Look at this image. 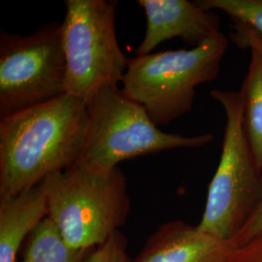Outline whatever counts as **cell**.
Listing matches in <instances>:
<instances>
[{
	"label": "cell",
	"instance_id": "7",
	"mask_svg": "<svg viewBox=\"0 0 262 262\" xmlns=\"http://www.w3.org/2000/svg\"><path fill=\"white\" fill-rule=\"evenodd\" d=\"M61 24L50 23L28 35L0 33V117L66 94Z\"/></svg>",
	"mask_w": 262,
	"mask_h": 262
},
{
	"label": "cell",
	"instance_id": "14",
	"mask_svg": "<svg viewBox=\"0 0 262 262\" xmlns=\"http://www.w3.org/2000/svg\"><path fill=\"white\" fill-rule=\"evenodd\" d=\"M83 262H132L125 237L117 231L106 242L91 249Z\"/></svg>",
	"mask_w": 262,
	"mask_h": 262
},
{
	"label": "cell",
	"instance_id": "17",
	"mask_svg": "<svg viewBox=\"0 0 262 262\" xmlns=\"http://www.w3.org/2000/svg\"><path fill=\"white\" fill-rule=\"evenodd\" d=\"M233 32L229 37L239 47L255 50L262 55V35L254 28L240 21H234Z\"/></svg>",
	"mask_w": 262,
	"mask_h": 262
},
{
	"label": "cell",
	"instance_id": "16",
	"mask_svg": "<svg viewBox=\"0 0 262 262\" xmlns=\"http://www.w3.org/2000/svg\"><path fill=\"white\" fill-rule=\"evenodd\" d=\"M225 262H262V235L241 246H232Z\"/></svg>",
	"mask_w": 262,
	"mask_h": 262
},
{
	"label": "cell",
	"instance_id": "2",
	"mask_svg": "<svg viewBox=\"0 0 262 262\" xmlns=\"http://www.w3.org/2000/svg\"><path fill=\"white\" fill-rule=\"evenodd\" d=\"M44 184L48 216L75 250L89 251L106 242L130 214L127 180L120 167L102 172L76 163Z\"/></svg>",
	"mask_w": 262,
	"mask_h": 262
},
{
	"label": "cell",
	"instance_id": "12",
	"mask_svg": "<svg viewBox=\"0 0 262 262\" xmlns=\"http://www.w3.org/2000/svg\"><path fill=\"white\" fill-rule=\"evenodd\" d=\"M90 251L71 248L47 216L29 235L21 262H83Z\"/></svg>",
	"mask_w": 262,
	"mask_h": 262
},
{
	"label": "cell",
	"instance_id": "15",
	"mask_svg": "<svg viewBox=\"0 0 262 262\" xmlns=\"http://www.w3.org/2000/svg\"><path fill=\"white\" fill-rule=\"evenodd\" d=\"M262 235V175L258 194L243 225L230 243L241 246Z\"/></svg>",
	"mask_w": 262,
	"mask_h": 262
},
{
	"label": "cell",
	"instance_id": "3",
	"mask_svg": "<svg viewBox=\"0 0 262 262\" xmlns=\"http://www.w3.org/2000/svg\"><path fill=\"white\" fill-rule=\"evenodd\" d=\"M229 45L220 32L196 47L128 58L122 91L140 104L158 126L192 109L195 89L215 80Z\"/></svg>",
	"mask_w": 262,
	"mask_h": 262
},
{
	"label": "cell",
	"instance_id": "8",
	"mask_svg": "<svg viewBox=\"0 0 262 262\" xmlns=\"http://www.w3.org/2000/svg\"><path fill=\"white\" fill-rule=\"evenodd\" d=\"M145 11L147 28L136 56H146L165 41L181 38L192 47L220 33L215 11L200 8L187 0H139Z\"/></svg>",
	"mask_w": 262,
	"mask_h": 262
},
{
	"label": "cell",
	"instance_id": "6",
	"mask_svg": "<svg viewBox=\"0 0 262 262\" xmlns=\"http://www.w3.org/2000/svg\"><path fill=\"white\" fill-rule=\"evenodd\" d=\"M61 38L66 59V94L85 103L98 90L118 85L128 58L119 46L115 17L119 1L66 0Z\"/></svg>",
	"mask_w": 262,
	"mask_h": 262
},
{
	"label": "cell",
	"instance_id": "1",
	"mask_svg": "<svg viewBox=\"0 0 262 262\" xmlns=\"http://www.w3.org/2000/svg\"><path fill=\"white\" fill-rule=\"evenodd\" d=\"M88 123L86 103L69 94L0 117V198L18 195L75 165Z\"/></svg>",
	"mask_w": 262,
	"mask_h": 262
},
{
	"label": "cell",
	"instance_id": "9",
	"mask_svg": "<svg viewBox=\"0 0 262 262\" xmlns=\"http://www.w3.org/2000/svg\"><path fill=\"white\" fill-rule=\"evenodd\" d=\"M232 246L203 232L197 225L173 221L150 235L132 262H225Z\"/></svg>",
	"mask_w": 262,
	"mask_h": 262
},
{
	"label": "cell",
	"instance_id": "10",
	"mask_svg": "<svg viewBox=\"0 0 262 262\" xmlns=\"http://www.w3.org/2000/svg\"><path fill=\"white\" fill-rule=\"evenodd\" d=\"M47 216L44 181L18 195L0 198V262H16L24 242Z\"/></svg>",
	"mask_w": 262,
	"mask_h": 262
},
{
	"label": "cell",
	"instance_id": "11",
	"mask_svg": "<svg viewBox=\"0 0 262 262\" xmlns=\"http://www.w3.org/2000/svg\"><path fill=\"white\" fill-rule=\"evenodd\" d=\"M250 51L251 61L241 89L244 126L253 159L262 173V55Z\"/></svg>",
	"mask_w": 262,
	"mask_h": 262
},
{
	"label": "cell",
	"instance_id": "4",
	"mask_svg": "<svg viewBox=\"0 0 262 262\" xmlns=\"http://www.w3.org/2000/svg\"><path fill=\"white\" fill-rule=\"evenodd\" d=\"M86 106L88 130L77 163L94 170L109 172L124 160L179 148H199L214 139L211 133L185 136L160 130L144 107L118 85L101 88Z\"/></svg>",
	"mask_w": 262,
	"mask_h": 262
},
{
	"label": "cell",
	"instance_id": "5",
	"mask_svg": "<svg viewBox=\"0 0 262 262\" xmlns=\"http://www.w3.org/2000/svg\"><path fill=\"white\" fill-rule=\"evenodd\" d=\"M211 96L224 108L226 124L220 163L210 183L205 210L197 226L203 232L230 243L255 202L262 173L245 131L241 91L214 90Z\"/></svg>",
	"mask_w": 262,
	"mask_h": 262
},
{
	"label": "cell",
	"instance_id": "13",
	"mask_svg": "<svg viewBox=\"0 0 262 262\" xmlns=\"http://www.w3.org/2000/svg\"><path fill=\"white\" fill-rule=\"evenodd\" d=\"M194 2L206 11H223L233 21L248 25L262 35V0H197Z\"/></svg>",
	"mask_w": 262,
	"mask_h": 262
}]
</instances>
